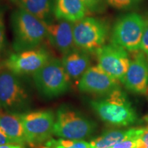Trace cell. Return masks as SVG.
<instances>
[{"instance_id": "cell-14", "label": "cell", "mask_w": 148, "mask_h": 148, "mask_svg": "<svg viewBox=\"0 0 148 148\" xmlns=\"http://www.w3.org/2000/svg\"><path fill=\"white\" fill-rule=\"evenodd\" d=\"M0 127L14 144L29 145L19 113L0 110Z\"/></svg>"}, {"instance_id": "cell-7", "label": "cell", "mask_w": 148, "mask_h": 148, "mask_svg": "<svg viewBox=\"0 0 148 148\" xmlns=\"http://www.w3.org/2000/svg\"><path fill=\"white\" fill-rule=\"evenodd\" d=\"M108 34V27L102 20L85 16L73 23L75 46L86 52H95L104 45Z\"/></svg>"}, {"instance_id": "cell-23", "label": "cell", "mask_w": 148, "mask_h": 148, "mask_svg": "<svg viewBox=\"0 0 148 148\" xmlns=\"http://www.w3.org/2000/svg\"><path fill=\"white\" fill-rule=\"evenodd\" d=\"M137 137H132L115 144L112 148H137Z\"/></svg>"}, {"instance_id": "cell-9", "label": "cell", "mask_w": 148, "mask_h": 148, "mask_svg": "<svg viewBox=\"0 0 148 148\" xmlns=\"http://www.w3.org/2000/svg\"><path fill=\"white\" fill-rule=\"evenodd\" d=\"M51 58L45 48L37 47L12 53L5 59L4 66L16 75L34 73Z\"/></svg>"}, {"instance_id": "cell-28", "label": "cell", "mask_w": 148, "mask_h": 148, "mask_svg": "<svg viewBox=\"0 0 148 148\" xmlns=\"http://www.w3.org/2000/svg\"><path fill=\"white\" fill-rule=\"evenodd\" d=\"M1 103H0V110H1Z\"/></svg>"}, {"instance_id": "cell-20", "label": "cell", "mask_w": 148, "mask_h": 148, "mask_svg": "<svg viewBox=\"0 0 148 148\" xmlns=\"http://www.w3.org/2000/svg\"><path fill=\"white\" fill-rule=\"evenodd\" d=\"M106 1L108 4L112 8L123 10L134 6L141 0H106Z\"/></svg>"}, {"instance_id": "cell-3", "label": "cell", "mask_w": 148, "mask_h": 148, "mask_svg": "<svg viewBox=\"0 0 148 148\" xmlns=\"http://www.w3.org/2000/svg\"><path fill=\"white\" fill-rule=\"evenodd\" d=\"M95 123L67 105L59 107L56 113L53 134L62 138L82 140L95 132Z\"/></svg>"}, {"instance_id": "cell-13", "label": "cell", "mask_w": 148, "mask_h": 148, "mask_svg": "<svg viewBox=\"0 0 148 148\" xmlns=\"http://www.w3.org/2000/svg\"><path fill=\"white\" fill-rule=\"evenodd\" d=\"M47 38L53 47L64 55L76 49L73 37V23L60 20L47 23Z\"/></svg>"}, {"instance_id": "cell-24", "label": "cell", "mask_w": 148, "mask_h": 148, "mask_svg": "<svg viewBox=\"0 0 148 148\" xmlns=\"http://www.w3.org/2000/svg\"><path fill=\"white\" fill-rule=\"evenodd\" d=\"M137 148H148V127L137 140Z\"/></svg>"}, {"instance_id": "cell-18", "label": "cell", "mask_w": 148, "mask_h": 148, "mask_svg": "<svg viewBox=\"0 0 148 148\" xmlns=\"http://www.w3.org/2000/svg\"><path fill=\"white\" fill-rule=\"evenodd\" d=\"M145 128H131L125 130H112L103 133L90 141V148H112L117 143L132 137L139 138Z\"/></svg>"}, {"instance_id": "cell-21", "label": "cell", "mask_w": 148, "mask_h": 148, "mask_svg": "<svg viewBox=\"0 0 148 148\" xmlns=\"http://www.w3.org/2000/svg\"><path fill=\"white\" fill-rule=\"evenodd\" d=\"M5 28L4 19H3V14L2 11L0 10V56L2 55L5 47Z\"/></svg>"}, {"instance_id": "cell-26", "label": "cell", "mask_w": 148, "mask_h": 148, "mask_svg": "<svg viewBox=\"0 0 148 148\" xmlns=\"http://www.w3.org/2000/svg\"><path fill=\"white\" fill-rule=\"evenodd\" d=\"M12 143H14L8 137V136L3 132V130L1 129V127H0V145Z\"/></svg>"}, {"instance_id": "cell-2", "label": "cell", "mask_w": 148, "mask_h": 148, "mask_svg": "<svg viewBox=\"0 0 148 148\" xmlns=\"http://www.w3.org/2000/svg\"><path fill=\"white\" fill-rule=\"evenodd\" d=\"M90 105L102 121L112 125L127 126L136 120V112L119 88L103 99L90 101Z\"/></svg>"}, {"instance_id": "cell-4", "label": "cell", "mask_w": 148, "mask_h": 148, "mask_svg": "<svg viewBox=\"0 0 148 148\" xmlns=\"http://www.w3.org/2000/svg\"><path fill=\"white\" fill-rule=\"evenodd\" d=\"M33 79L38 91L47 98L63 95L69 89L71 84V79L66 73L62 61L56 58H51L33 73Z\"/></svg>"}, {"instance_id": "cell-10", "label": "cell", "mask_w": 148, "mask_h": 148, "mask_svg": "<svg viewBox=\"0 0 148 148\" xmlns=\"http://www.w3.org/2000/svg\"><path fill=\"white\" fill-rule=\"evenodd\" d=\"M95 53L98 65L110 76L121 82L130 63L127 51L111 43L99 48Z\"/></svg>"}, {"instance_id": "cell-22", "label": "cell", "mask_w": 148, "mask_h": 148, "mask_svg": "<svg viewBox=\"0 0 148 148\" xmlns=\"http://www.w3.org/2000/svg\"><path fill=\"white\" fill-rule=\"evenodd\" d=\"M88 11L97 12L103 7V0H81Z\"/></svg>"}, {"instance_id": "cell-8", "label": "cell", "mask_w": 148, "mask_h": 148, "mask_svg": "<svg viewBox=\"0 0 148 148\" xmlns=\"http://www.w3.org/2000/svg\"><path fill=\"white\" fill-rule=\"evenodd\" d=\"M29 145L46 143L53 134L56 115L51 110H36L20 114Z\"/></svg>"}, {"instance_id": "cell-1", "label": "cell", "mask_w": 148, "mask_h": 148, "mask_svg": "<svg viewBox=\"0 0 148 148\" xmlns=\"http://www.w3.org/2000/svg\"><path fill=\"white\" fill-rule=\"evenodd\" d=\"M10 23L15 52L39 47L47 38V23L21 8L11 14Z\"/></svg>"}, {"instance_id": "cell-15", "label": "cell", "mask_w": 148, "mask_h": 148, "mask_svg": "<svg viewBox=\"0 0 148 148\" xmlns=\"http://www.w3.org/2000/svg\"><path fill=\"white\" fill-rule=\"evenodd\" d=\"M62 63L66 73L72 80L79 79L89 68L90 58L86 51L75 49L63 56Z\"/></svg>"}, {"instance_id": "cell-5", "label": "cell", "mask_w": 148, "mask_h": 148, "mask_svg": "<svg viewBox=\"0 0 148 148\" xmlns=\"http://www.w3.org/2000/svg\"><path fill=\"white\" fill-rule=\"evenodd\" d=\"M31 99L21 81L8 69L0 70V103L5 111L23 113L29 108Z\"/></svg>"}, {"instance_id": "cell-19", "label": "cell", "mask_w": 148, "mask_h": 148, "mask_svg": "<svg viewBox=\"0 0 148 148\" xmlns=\"http://www.w3.org/2000/svg\"><path fill=\"white\" fill-rule=\"evenodd\" d=\"M42 148H90L88 142L84 140L67 139V138H50Z\"/></svg>"}, {"instance_id": "cell-27", "label": "cell", "mask_w": 148, "mask_h": 148, "mask_svg": "<svg viewBox=\"0 0 148 148\" xmlns=\"http://www.w3.org/2000/svg\"><path fill=\"white\" fill-rule=\"evenodd\" d=\"M0 148H25L23 145L19 144H5V145H0Z\"/></svg>"}, {"instance_id": "cell-25", "label": "cell", "mask_w": 148, "mask_h": 148, "mask_svg": "<svg viewBox=\"0 0 148 148\" xmlns=\"http://www.w3.org/2000/svg\"><path fill=\"white\" fill-rule=\"evenodd\" d=\"M140 49H142L144 53L148 56V23H146L145 30L142 37Z\"/></svg>"}, {"instance_id": "cell-11", "label": "cell", "mask_w": 148, "mask_h": 148, "mask_svg": "<svg viewBox=\"0 0 148 148\" xmlns=\"http://www.w3.org/2000/svg\"><path fill=\"white\" fill-rule=\"evenodd\" d=\"M117 79L108 75L99 65L90 66L79 79L80 91L99 95H107L119 88Z\"/></svg>"}, {"instance_id": "cell-6", "label": "cell", "mask_w": 148, "mask_h": 148, "mask_svg": "<svg viewBox=\"0 0 148 148\" xmlns=\"http://www.w3.org/2000/svg\"><path fill=\"white\" fill-rule=\"evenodd\" d=\"M146 23L140 14H125L114 24L111 35V43L119 46L126 51H138L140 49Z\"/></svg>"}, {"instance_id": "cell-16", "label": "cell", "mask_w": 148, "mask_h": 148, "mask_svg": "<svg viewBox=\"0 0 148 148\" xmlns=\"http://www.w3.org/2000/svg\"><path fill=\"white\" fill-rule=\"evenodd\" d=\"M18 8L25 10L46 23H52L55 0H10Z\"/></svg>"}, {"instance_id": "cell-17", "label": "cell", "mask_w": 148, "mask_h": 148, "mask_svg": "<svg viewBox=\"0 0 148 148\" xmlns=\"http://www.w3.org/2000/svg\"><path fill=\"white\" fill-rule=\"evenodd\" d=\"M88 11L81 0H55L54 16L58 20L75 23L84 18Z\"/></svg>"}, {"instance_id": "cell-12", "label": "cell", "mask_w": 148, "mask_h": 148, "mask_svg": "<svg viewBox=\"0 0 148 148\" xmlns=\"http://www.w3.org/2000/svg\"><path fill=\"white\" fill-rule=\"evenodd\" d=\"M121 82L127 89L145 93L148 89V62L143 53H138L130 61Z\"/></svg>"}]
</instances>
